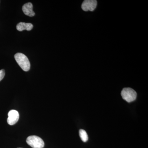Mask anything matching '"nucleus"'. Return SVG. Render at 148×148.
Segmentation results:
<instances>
[{"mask_svg":"<svg viewBox=\"0 0 148 148\" xmlns=\"http://www.w3.org/2000/svg\"><path fill=\"white\" fill-rule=\"evenodd\" d=\"M27 143L33 148H43L45 146L44 142L42 139L36 135L28 137Z\"/></svg>","mask_w":148,"mask_h":148,"instance_id":"nucleus-3","label":"nucleus"},{"mask_svg":"<svg viewBox=\"0 0 148 148\" xmlns=\"http://www.w3.org/2000/svg\"><path fill=\"white\" fill-rule=\"evenodd\" d=\"M5 75V71L4 70L0 71V81L3 79Z\"/></svg>","mask_w":148,"mask_h":148,"instance_id":"nucleus-9","label":"nucleus"},{"mask_svg":"<svg viewBox=\"0 0 148 148\" xmlns=\"http://www.w3.org/2000/svg\"><path fill=\"white\" fill-rule=\"evenodd\" d=\"M33 6L31 3H28L25 4L22 7V10L23 12L26 15L29 16H34L35 13L33 10Z\"/></svg>","mask_w":148,"mask_h":148,"instance_id":"nucleus-6","label":"nucleus"},{"mask_svg":"<svg viewBox=\"0 0 148 148\" xmlns=\"http://www.w3.org/2000/svg\"></svg>","mask_w":148,"mask_h":148,"instance_id":"nucleus-10","label":"nucleus"},{"mask_svg":"<svg viewBox=\"0 0 148 148\" xmlns=\"http://www.w3.org/2000/svg\"><path fill=\"white\" fill-rule=\"evenodd\" d=\"M121 95L123 99L128 103H130L135 101L137 98V95L136 91L132 88H125L122 90Z\"/></svg>","mask_w":148,"mask_h":148,"instance_id":"nucleus-2","label":"nucleus"},{"mask_svg":"<svg viewBox=\"0 0 148 148\" xmlns=\"http://www.w3.org/2000/svg\"><path fill=\"white\" fill-rule=\"evenodd\" d=\"M97 5V2L95 0H85L82 5V8L84 11H92L96 8Z\"/></svg>","mask_w":148,"mask_h":148,"instance_id":"nucleus-4","label":"nucleus"},{"mask_svg":"<svg viewBox=\"0 0 148 148\" xmlns=\"http://www.w3.org/2000/svg\"><path fill=\"white\" fill-rule=\"evenodd\" d=\"M80 137L84 142H86L88 140V136L86 131L83 129H80L79 131Z\"/></svg>","mask_w":148,"mask_h":148,"instance_id":"nucleus-8","label":"nucleus"},{"mask_svg":"<svg viewBox=\"0 0 148 148\" xmlns=\"http://www.w3.org/2000/svg\"><path fill=\"white\" fill-rule=\"evenodd\" d=\"M33 28V24L31 23H26L24 22H20L16 26V29L19 32H22L24 30L31 31Z\"/></svg>","mask_w":148,"mask_h":148,"instance_id":"nucleus-7","label":"nucleus"},{"mask_svg":"<svg viewBox=\"0 0 148 148\" xmlns=\"http://www.w3.org/2000/svg\"><path fill=\"white\" fill-rule=\"evenodd\" d=\"M8 116L7 122L10 125H13L16 124L19 119V114L18 112L15 110H11L10 111L8 112Z\"/></svg>","mask_w":148,"mask_h":148,"instance_id":"nucleus-5","label":"nucleus"},{"mask_svg":"<svg viewBox=\"0 0 148 148\" xmlns=\"http://www.w3.org/2000/svg\"><path fill=\"white\" fill-rule=\"evenodd\" d=\"M14 58L17 64L23 71L27 72L30 70L31 64L26 55L22 53H16L14 55Z\"/></svg>","mask_w":148,"mask_h":148,"instance_id":"nucleus-1","label":"nucleus"}]
</instances>
